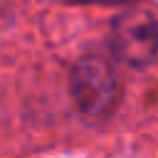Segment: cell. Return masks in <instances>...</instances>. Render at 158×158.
Returning <instances> with one entry per match:
<instances>
[{
    "instance_id": "6da1fadb",
    "label": "cell",
    "mask_w": 158,
    "mask_h": 158,
    "mask_svg": "<svg viewBox=\"0 0 158 158\" xmlns=\"http://www.w3.org/2000/svg\"><path fill=\"white\" fill-rule=\"evenodd\" d=\"M72 96L84 116L89 118H106L114 114L121 84L114 64L101 54L81 57L72 69Z\"/></svg>"
},
{
    "instance_id": "7a4b0ae2",
    "label": "cell",
    "mask_w": 158,
    "mask_h": 158,
    "mask_svg": "<svg viewBox=\"0 0 158 158\" xmlns=\"http://www.w3.org/2000/svg\"><path fill=\"white\" fill-rule=\"evenodd\" d=\"M111 49L131 67L151 64L158 52V25L153 15L141 7L121 12L111 27Z\"/></svg>"
}]
</instances>
